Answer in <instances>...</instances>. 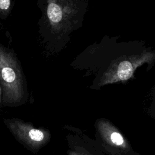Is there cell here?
Segmentation results:
<instances>
[{
	"label": "cell",
	"instance_id": "6da1fadb",
	"mask_svg": "<svg viewBox=\"0 0 155 155\" xmlns=\"http://www.w3.org/2000/svg\"><path fill=\"white\" fill-rule=\"evenodd\" d=\"M0 85L3 107H18L28 101L26 78L16 53L0 43Z\"/></svg>",
	"mask_w": 155,
	"mask_h": 155
},
{
	"label": "cell",
	"instance_id": "7a4b0ae2",
	"mask_svg": "<svg viewBox=\"0 0 155 155\" xmlns=\"http://www.w3.org/2000/svg\"><path fill=\"white\" fill-rule=\"evenodd\" d=\"M3 123L15 139L33 154L38 153L50 140L48 130L37 128L31 122L12 117L4 119Z\"/></svg>",
	"mask_w": 155,
	"mask_h": 155
},
{
	"label": "cell",
	"instance_id": "3957f363",
	"mask_svg": "<svg viewBox=\"0 0 155 155\" xmlns=\"http://www.w3.org/2000/svg\"><path fill=\"white\" fill-rule=\"evenodd\" d=\"M99 131L101 140L98 144L105 154L139 155L117 130L109 127H102Z\"/></svg>",
	"mask_w": 155,
	"mask_h": 155
},
{
	"label": "cell",
	"instance_id": "277c9868",
	"mask_svg": "<svg viewBox=\"0 0 155 155\" xmlns=\"http://www.w3.org/2000/svg\"><path fill=\"white\" fill-rule=\"evenodd\" d=\"M69 149L67 155H105L99 145L78 143L70 138H68Z\"/></svg>",
	"mask_w": 155,
	"mask_h": 155
},
{
	"label": "cell",
	"instance_id": "5b68a950",
	"mask_svg": "<svg viewBox=\"0 0 155 155\" xmlns=\"http://www.w3.org/2000/svg\"><path fill=\"white\" fill-rule=\"evenodd\" d=\"M15 1L0 0V19L5 20L10 15L15 5Z\"/></svg>",
	"mask_w": 155,
	"mask_h": 155
},
{
	"label": "cell",
	"instance_id": "8992f818",
	"mask_svg": "<svg viewBox=\"0 0 155 155\" xmlns=\"http://www.w3.org/2000/svg\"><path fill=\"white\" fill-rule=\"evenodd\" d=\"M131 66L128 62H124L120 64L119 71H118V76L120 79H127L131 75Z\"/></svg>",
	"mask_w": 155,
	"mask_h": 155
},
{
	"label": "cell",
	"instance_id": "52a82bcc",
	"mask_svg": "<svg viewBox=\"0 0 155 155\" xmlns=\"http://www.w3.org/2000/svg\"><path fill=\"white\" fill-rule=\"evenodd\" d=\"M3 105H2V89L0 85V108H2Z\"/></svg>",
	"mask_w": 155,
	"mask_h": 155
}]
</instances>
